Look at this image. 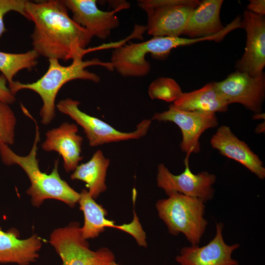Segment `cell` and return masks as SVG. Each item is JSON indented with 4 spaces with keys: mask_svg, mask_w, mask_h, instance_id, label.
Masks as SVG:
<instances>
[{
    "mask_svg": "<svg viewBox=\"0 0 265 265\" xmlns=\"http://www.w3.org/2000/svg\"><path fill=\"white\" fill-rule=\"evenodd\" d=\"M26 12L34 25L31 44L39 55L67 61L87 53L93 36L70 17L63 0H27Z\"/></svg>",
    "mask_w": 265,
    "mask_h": 265,
    "instance_id": "6da1fadb",
    "label": "cell"
},
{
    "mask_svg": "<svg viewBox=\"0 0 265 265\" xmlns=\"http://www.w3.org/2000/svg\"><path fill=\"white\" fill-rule=\"evenodd\" d=\"M179 37H153L140 43H130L114 48L110 61L113 70L123 77H142L151 70V64L145 57L151 54L157 58L164 57L174 48L182 46Z\"/></svg>",
    "mask_w": 265,
    "mask_h": 265,
    "instance_id": "5b68a950",
    "label": "cell"
},
{
    "mask_svg": "<svg viewBox=\"0 0 265 265\" xmlns=\"http://www.w3.org/2000/svg\"><path fill=\"white\" fill-rule=\"evenodd\" d=\"M109 163V159L104 156L101 150H98L89 161L78 165L71 174V179L85 182L89 193L95 199L106 189V178Z\"/></svg>",
    "mask_w": 265,
    "mask_h": 265,
    "instance_id": "44dd1931",
    "label": "cell"
},
{
    "mask_svg": "<svg viewBox=\"0 0 265 265\" xmlns=\"http://www.w3.org/2000/svg\"><path fill=\"white\" fill-rule=\"evenodd\" d=\"M111 265H120L117 264L115 263V262H114L113 263H112Z\"/></svg>",
    "mask_w": 265,
    "mask_h": 265,
    "instance_id": "f546056e",
    "label": "cell"
},
{
    "mask_svg": "<svg viewBox=\"0 0 265 265\" xmlns=\"http://www.w3.org/2000/svg\"><path fill=\"white\" fill-rule=\"evenodd\" d=\"M36 132L34 141L29 153L21 156L15 153L7 145L0 146L1 161L6 165H19L28 176L30 186L26 193L30 196L32 204L39 207L44 201L53 199L61 201L73 208L80 198V193L62 180L58 173V159L54 161L53 168L50 174L42 172L37 159L38 144L40 141L39 128L35 120Z\"/></svg>",
    "mask_w": 265,
    "mask_h": 265,
    "instance_id": "7a4b0ae2",
    "label": "cell"
},
{
    "mask_svg": "<svg viewBox=\"0 0 265 265\" xmlns=\"http://www.w3.org/2000/svg\"><path fill=\"white\" fill-rule=\"evenodd\" d=\"M241 28L246 33L244 52L235 64L236 71L254 77L263 72L265 66V18L247 10L243 13Z\"/></svg>",
    "mask_w": 265,
    "mask_h": 265,
    "instance_id": "4fadbf2b",
    "label": "cell"
},
{
    "mask_svg": "<svg viewBox=\"0 0 265 265\" xmlns=\"http://www.w3.org/2000/svg\"><path fill=\"white\" fill-rule=\"evenodd\" d=\"M64 4L72 13V20L85 28L93 37L106 39L111 31L119 26L115 15L118 10L104 11L100 9L95 0H63Z\"/></svg>",
    "mask_w": 265,
    "mask_h": 265,
    "instance_id": "9a60e30c",
    "label": "cell"
},
{
    "mask_svg": "<svg viewBox=\"0 0 265 265\" xmlns=\"http://www.w3.org/2000/svg\"><path fill=\"white\" fill-rule=\"evenodd\" d=\"M78 132L76 124L64 122L48 131L41 145L45 151H55L62 157L67 172L74 171L83 158L81 155L83 137Z\"/></svg>",
    "mask_w": 265,
    "mask_h": 265,
    "instance_id": "e0dca14e",
    "label": "cell"
},
{
    "mask_svg": "<svg viewBox=\"0 0 265 265\" xmlns=\"http://www.w3.org/2000/svg\"><path fill=\"white\" fill-rule=\"evenodd\" d=\"M222 223H216V234L207 244L184 247L176 258L181 265H239L232 258L233 252L239 247L236 243L229 245L224 240Z\"/></svg>",
    "mask_w": 265,
    "mask_h": 265,
    "instance_id": "5bb4252c",
    "label": "cell"
},
{
    "mask_svg": "<svg viewBox=\"0 0 265 265\" xmlns=\"http://www.w3.org/2000/svg\"><path fill=\"white\" fill-rule=\"evenodd\" d=\"M49 242L60 258L62 265H111L114 262V256L108 248L90 249L81 236L79 222L55 229Z\"/></svg>",
    "mask_w": 265,
    "mask_h": 265,
    "instance_id": "52a82bcc",
    "label": "cell"
},
{
    "mask_svg": "<svg viewBox=\"0 0 265 265\" xmlns=\"http://www.w3.org/2000/svg\"><path fill=\"white\" fill-rule=\"evenodd\" d=\"M197 0H138V6L146 14L145 26L153 37H180L183 35Z\"/></svg>",
    "mask_w": 265,
    "mask_h": 265,
    "instance_id": "8992f818",
    "label": "cell"
},
{
    "mask_svg": "<svg viewBox=\"0 0 265 265\" xmlns=\"http://www.w3.org/2000/svg\"><path fill=\"white\" fill-rule=\"evenodd\" d=\"M16 123L15 115L9 104L0 100V146L14 144Z\"/></svg>",
    "mask_w": 265,
    "mask_h": 265,
    "instance_id": "cb8c5ba5",
    "label": "cell"
},
{
    "mask_svg": "<svg viewBox=\"0 0 265 265\" xmlns=\"http://www.w3.org/2000/svg\"><path fill=\"white\" fill-rule=\"evenodd\" d=\"M188 152L184 159L185 169L179 175H174L163 163L158 166L157 182L158 186L164 190L167 195L178 192L203 200L205 203L212 200L214 193L213 185L216 177L207 171L197 174L193 173L189 165Z\"/></svg>",
    "mask_w": 265,
    "mask_h": 265,
    "instance_id": "9c48e42d",
    "label": "cell"
},
{
    "mask_svg": "<svg viewBox=\"0 0 265 265\" xmlns=\"http://www.w3.org/2000/svg\"><path fill=\"white\" fill-rule=\"evenodd\" d=\"M210 142L212 147L221 155L238 162L259 179H265V168L261 159L247 143L238 138L229 126L219 127Z\"/></svg>",
    "mask_w": 265,
    "mask_h": 265,
    "instance_id": "2e32d148",
    "label": "cell"
},
{
    "mask_svg": "<svg viewBox=\"0 0 265 265\" xmlns=\"http://www.w3.org/2000/svg\"><path fill=\"white\" fill-rule=\"evenodd\" d=\"M173 105L183 110L214 113L227 112L229 105L216 91L213 82L193 91L183 92Z\"/></svg>",
    "mask_w": 265,
    "mask_h": 265,
    "instance_id": "ffe728a7",
    "label": "cell"
},
{
    "mask_svg": "<svg viewBox=\"0 0 265 265\" xmlns=\"http://www.w3.org/2000/svg\"><path fill=\"white\" fill-rule=\"evenodd\" d=\"M182 93L177 82L168 77L156 79L150 84L148 88V95L152 100H161L168 103H174Z\"/></svg>",
    "mask_w": 265,
    "mask_h": 265,
    "instance_id": "603a6c76",
    "label": "cell"
},
{
    "mask_svg": "<svg viewBox=\"0 0 265 265\" xmlns=\"http://www.w3.org/2000/svg\"><path fill=\"white\" fill-rule=\"evenodd\" d=\"M79 202L80 209L84 214V224L80 227L81 236L84 239L95 238L105 231V227H111L130 234L139 245L147 246L146 234L134 212L133 220L131 223L117 225L113 221L106 218V210L95 202L86 189L81 190Z\"/></svg>",
    "mask_w": 265,
    "mask_h": 265,
    "instance_id": "7c38bea8",
    "label": "cell"
},
{
    "mask_svg": "<svg viewBox=\"0 0 265 265\" xmlns=\"http://www.w3.org/2000/svg\"><path fill=\"white\" fill-rule=\"evenodd\" d=\"M49 62L47 72L36 81L23 83L14 81L8 86L14 95L21 90L29 89L40 96L43 101L40 115L41 121L44 125H49L54 119L55 98L59 90L65 83L77 79L95 83L100 82L101 78L98 75L86 69L89 66H101L109 71L113 70L110 62H103L97 58L85 61L82 59L74 60L70 65L66 66L61 65L55 58H49Z\"/></svg>",
    "mask_w": 265,
    "mask_h": 265,
    "instance_id": "3957f363",
    "label": "cell"
},
{
    "mask_svg": "<svg viewBox=\"0 0 265 265\" xmlns=\"http://www.w3.org/2000/svg\"><path fill=\"white\" fill-rule=\"evenodd\" d=\"M265 121L264 122L259 124L257 127L255 128V132L257 133H264L265 130Z\"/></svg>",
    "mask_w": 265,
    "mask_h": 265,
    "instance_id": "83f0119b",
    "label": "cell"
},
{
    "mask_svg": "<svg viewBox=\"0 0 265 265\" xmlns=\"http://www.w3.org/2000/svg\"><path fill=\"white\" fill-rule=\"evenodd\" d=\"M159 200L156 208L159 217L170 234H183L191 245H198L208 225L204 217L205 203L202 200L174 192Z\"/></svg>",
    "mask_w": 265,
    "mask_h": 265,
    "instance_id": "277c9868",
    "label": "cell"
},
{
    "mask_svg": "<svg viewBox=\"0 0 265 265\" xmlns=\"http://www.w3.org/2000/svg\"><path fill=\"white\" fill-rule=\"evenodd\" d=\"M265 113H263L262 112L259 113L254 114L253 115V119L254 120L264 119L265 120Z\"/></svg>",
    "mask_w": 265,
    "mask_h": 265,
    "instance_id": "f1b7e54d",
    "label": "cell"
},
{
    "mask_svg": "<svg viewBox=\"0 0 265 265\" xmlns=\"http://www.w3.org/2000/svg\"><path fill=\"white\" fill-rule=\"evenodd\" d=\"M26 0H0V37L6 31L3 23V17L11 11L18 12L26 18Z\"/></svg>",
    "mask_w": 265,
    "mask_h": 265,
    "instance_id": "d4e9b609",
    "label": "cell"
},
{
    "mask_svg": "<svg viewBox=\"0 0 265 265\" xmlns=\"http://www.w3.org/2000/svg\"><path fill=\"white\" fill-rule=\"evenodd\" d=\"M18 231L4 232L0 227V263L29 265L36 261L42 247L40 238L34 234L24 239L19 238Z\"/></svg>",
    "mask_w": 265,
    "mask_h": 265,
    "instance_id": "ac0fdd59",
    "label": "cell"
},
{
    "mask_svg": "<svg viewBox=\"0 0 265 265\" xmlns=\"http://www.w3.org/2000/svg\"><path fill=\"white\" fill-rule=\"evenodd\" d=\"M80 105L78 101L66 98L60 100L56 107L60 112L70 116L83 129L91 147L139 139L146 135L151 124V120L144 119L137 125L135 131L120 132L102 120L81 111L79 108Z\"/></svg>",
    "mask_w": 265,
    "mask_h": 265,
    "instance_id": "ba28073f",
    "label": "cell"
},
{
    "mask_svg": "<svg viewBox=\"0 0 265 265\" xmlns=\"http://www.w3.org/2000/svg\"><path fill=\"white\" fill-rule=\"evenodd\" d=\"M39 56L34 50L20 53L0 52V71L9 85L13 82V78L20 70H30L36 66Z\"/></svg>",
    "mask_w": 265,
    "mask_h": 265,
    "instance_id": "7402d4cb",
    "label": "cell"
},
{
    "mask_svg": "<svg viewBox=\"0 0 265 265\" xmlns=\"http://www.w3.org/2000/svg\"><path fill=\"white\" fill-rule=\"evenodd\" d=\"M7 81L4 76H0V100L10 105L15 102L16 98L7 86Z\"/></svg>",
    "mask_w": 265,
    "mask_h": 265,
    "instance_id": "484cf974",
    "label": "cell"
},
{
    "mask_svg": "<svg viewBox=\"0 0 265 265\" xmlns=\"http://www.w3.org/2000/svg\"><path fill=\"white\" fill-rule=\"evenodd\" d=\"M223 0H204L191 13L183 35L191 38L208 37L222 31L225 26L221 22Z\"/></svg>",
    "mask_w": 265,
    "mask_h": 265,
    "instance_id": "d6986e66",
    "label": "cell"
},
{
    "mask_svg": "<svg viewBox=\"0 0 265 265\" xmlns=\"http://www.w3.org/2000/svg\"><path fill=\"white\" fill-rule=\"evenodd\" d=\"M152 120L171 122L177 125L182 133L180 148L186 154L199 153V139L202 133L209 129L216 127L218 124L216 113L183 110L173 104L169 106L167 110L156 112Z\"/></svg>",
    "mask_w": 265,
    "mask_h": 265,
    "instance_id": "8fae6325",
    "label": "cell"
},
{
    "mask_svg": "<svg viewBox=\"0 0 265 265\" xmlns=\"http://www.w3.org/2000/svg\"><path fill=\"white\" fill-rule=\"evenodd\" d=\"M214 88L229 104L238 103L255 113L262 112L265 98V74L251 76L236 71L224 80L213 82Z\"/></svg>",
    "mask_w": 265,
    "mask_h": 265,
    "instance_id": "30bf717a",
    "label": "cell"
},
{
    "mask_svg": "<svg viewBox=\"0 0 265 265\" xmlns=\"http://www.w3.org/2000/svg\"><path fill=\"white\" fill-rule=\"evenodd\" d=\"M247 10L257 15L265 16V0H250L247 5Z\"/></svg>",
    "mask_w": 265,
    "mask_h": 265,
    "instance_id": "4316f807",
    "label": "cell"
}]
</instances>
